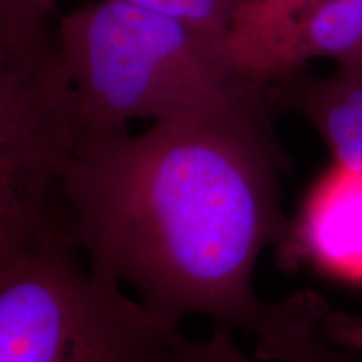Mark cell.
Here are the masks:
<instances>
[{"label": "cell", "instance_id": "1", "mask_svg": "<svg viewBox=\"0 0 362 362\" xmlns=\"http://www.w3.org/2000/svg\"><path fill=\"white\" fill-rule=\"evenodd\" d=\"M272 123L200 112L141 134L89 136L67 170L62 220L96 274L129 285L176 324L203 315L255 337L280 362L322 327L329 307L300 292L265 302L253 288L262 252L288 245Z\"/></svg>", "mask_w": 362, "mask_h": 362}, {"label": "cell", "instance_id": "2", "mask_svg": "<svg viewBox=\"0 0 362 362\" xmlns=\"http://www.w3.org/2000/svg\"><path fill=\"white\" fill-rule=\"evenodd\" d=\"M57 49L89 136L133 119L221 112L270 123L269 89L240 69L228 34L198 29L126 0L62 17Z\"/></svg>", "mask_w": 362, "mask_h": 362}, {"label": "cell", "instance_id": "3", "mask_svg": "<svg viewBox=\"0 0 362 362\" xmlns=\"http://www.w3.org/2000/svg\"><path fill=\"white\" fill-rule=\"evenodd\" d=\"M76 250L62 216L0 250V362H171L180 324Z\"/></svg>", "mask_w": 362, "mask_h": 362}, {"label": "cell", "instance_id": "4", "mask_svg": "<svg viewBox=\"0 0 362 362\" xmlns=\"http://www.w3.org/2000/svg\"><path fill=\"white\" fill-rule=\"evenodd\" d=\"M84 139L57 44L45 37L0 54V250L59 220L56 193Z\"/></svg>", "mask_w": 362, "mask_h": 362}, {"label": "cell", "instance_id": "5", "mask_svg": "<svg viewBox=\"0 0 362 362\" xmlns=\"http://www.w3.org/2000/svg\"><path fill=\"white\" fill-rule=\"evenodd\" d=\"M312 59L362 71V0H324L300 13L253 54L245 74L269 89Z\"/></svg>", "mask_w": 362, "mask_h": 362}, {"label": "cell", "instance_id": "6", "mask_svg": "<svg viewBox=\"0 0 362 362\" xmlns=\"http://www.w3.org/2000/svg\"><path fill=\"white\" fill-rule=\"evenodd\" d=\"M269 98L304 117L327 144L337 168L362 175V71L336 67L327 78L298 71L272 86Z\"/></svg>", "mask_w": 362, "mask_h": 362}, {"label": "cell", "instance_id": "7", "mask_svg": "<svg viewBox=\"0 0 362 362\" xmlns=\"http://www.w3.org/2000/svg\"><path fill=\"white\" fill-rule=\"evenodd\" d=\"M354 349L339 346L325 336V330L307 341L284 362H362ZM171 362H264L252 359L235 344L232 330L215 325L210 337L193 341L176 337Z\"/></svg>", "mask_w": 362, "mask_h": 362}, {"label": "cell", "instance_id": "8", "mask_svg": "<svg viewBox=\"0 0 362 362\" xmlns=\"http://www.w3.org/2000/svg\"><path fill=\"white\" fill-rule=\"evenodd\" d=\"M320 2L324 0H242L228 33L240 69L284 25Z\"/></svg>", "mask_w": 362, "mask_h": 362}, {"label": "cell", "instance_id": "9", "mask_svg": "<svg viewBox=\"0 0 362 362\" xmlns=\"http://www.w3.org/2000/svg\"><path fill=\"white\" fill-rule=\"evenodd\" d=\"M56 4L57 0H0V54L47 37L45 21Z\"/></svg>", "mask_w": 362, "mask_h": 362}, {"label": "cell", "instance_id": "10", "mask_svg": "<svg viewBox=\"0 0 362 362\" xmlns=\"http://www.w3.org/2000/svg\"><path fill=\"white\" fill-rule=\"evenodd\" d=\"M126 2L187 22L208 33L228 34L242 0H126Z\"/></svg>", "mask_w": 362, "mask_h": 362}, {"label": "cell", "instance_id": "11", "mask_svg": "<svg viewBox=\"0 0 362 362\" xmlns=\"http://www.w3.org/2000/svg\"><path fill=\"white\" fill-rule=\"evenodd\" d=\"M325 336L339 346L362 351V315H352L347 312H327L324 320Z\"/></svg>", "mask_w": 362, "mask_h": 362}]
</instances>
